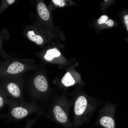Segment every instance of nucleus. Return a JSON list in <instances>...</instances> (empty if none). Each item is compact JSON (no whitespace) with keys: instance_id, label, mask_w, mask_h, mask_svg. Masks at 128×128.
I'll use <instances>...</instances> for the list:
<instances>
[{"instance_id":"1","label":"nucleus","mask_w":128,"mask_h":128,"mask_svg":"<svg viewBox=\"0 0 128 128\" xmlns=\"http://www.w3.org/2000/svg\"><path fill=\"white\" fill-rule=\"evenodd\" d=\"M6 104L9 108L6 115L8 122L20 120L34 113H41L40 108L34 102H27L25 99L11 100L8 98Z\"/></svg>"},{"instance_id":"10","label":"nucleus","mask_w":128,"mask_h":128,"mask_svg":"<svg viewBox=\"0 0 128 128\" xmlns=\"http://www.w3.org/2000/svg\"><path fill=\"white\" fill-rule=\"evenodd\" d=\"M27 36L28 39L31 41L35 42L37 45H40L43 42V40L41 36L36 35L33 31H29L27 33Z\"/></svg>"},{"instance_id":"12","label":"nucleus","mask_w":128,"mask_h":128,"mask_svg":"<svg viewBox=\"0 0 128 128\" xmlns=\"http://www.w3.org/2000/svg\"><path fill=\"white\" fill-rule=\"evenodd\" d=\"M40 114H41L40 113L37 114V115L35 118L32 119H27V124L24 128H31L34 124L35 121Z\"/></svg>"},{"instance_id":"17","label":"nucleus","mask_w":128,"mask_h":128,"mask_svg":"<svg viewBox=\"0 0 128 128\" xmlns=\"http://www.w3.org/2000/svg\"><path fill=\"white\" fill-rule=\"evenodd\" d=\"M124 18L125 21H128V15H126L124 17Z\"/></svg>"},{"instance_id":"18","label":"nucleus","mask_w":128,"mask_h":128,"mask_svg":"<svg viewBox=\"0 0 128 128\" xmlns=\"http://www.w3.org/2000/svg\"><path fill=\"white\" fill-rule=\"evenodd\" d=\"M127 30L128 31V26H127Z\"/></svg>"},{"instance_id":"6","label":"nucleus","mask_w":128,"mask_h":128,"mask_svg":"<svg viewBox=\"0 0 128 128\" xmlns=\"http://www.w3.org/2000/svg\"><path fill=\"white\" fill-rule=\"evenodd\" d=\"M37 10L40 17L43 20H47L49 18V12L45 5L42 2H40L37 5Z\"/></svg>"},{"instance_id":"9","label":"nucleus","mask_w":128,"mask_h":128,"mask_svg":"<svg viewBox=\"0 0 128 128\" xmlns=\"http://www.w3.org/2000/svg\"><path fill=\"white\" fill-rule=\"evenodd\" d=\"M61 82L65 86L68 87L74 85L75 82L70 73L68 72L62 78Z\"/></svg>"},{"instance_id":"14","label":"nucleus","mask_w":128,"mask_h":128,"mask_svg":"<svg viewBox=\"0 0 128 128\" xmlns=\"http://www.w3.org/2000/svg\"><path fill=\"white\" fill-rule=\"evenodd\" d=\"M52 1L56 5H59L60 7H63L65 5V3L63 1L64 0H52Z\"/></svg>"},{"instance_id":"2","label":"nucleus","mask_w":128,"mask_h":128,"mask_svg":"<svg viewBox=\"0 0 128 128\" xmlns=\"http://www.w3.org/2000/svg\"><path fill=\"white\" fill-rule=\"evenodd\" d=\"M97 103L94 99L80 95L75 100L74 105L75 126H79L91 116L96 108Z\"/></svg>"},{"instance_id":"8","label":"nucleus","mask_w":128,"mask_h":128,"mask_svg":"<svg viewBox=\"0 0 128 128\" xmlns=\"http://www.w3.org/2000/svg\"><path fill=\"white\" fill-rule=\"evenodd\" d=\"M60 55L59 51L57 48H54L47 50L44 57L46 59L50 60L55 57L59 56Z\"/></svg>"},{"instance_id":"3","label":"nucleus","mask_w":128,"mask_h":128,"mask_svg":"<svg viewBox=\"0 0 128 128\" xmlns=\"http://www.w3.org/2000/svg\"><path fill=\"white\" fill-rule=\"evenodd\" d=\"M115 106L107 104L101 110L98 123L105 128H116L114 114Z\"/></svg>"},{"instance_id":"7","label":"nucleus","mask_w":128,"mask_h":128,"mask_svg":"<svg viewBox=\"0 0 128 128\" xmlns=\"http://www.w3.org/2000/svg\"><path fill=\"white\" fill-rule=\"evenodd\" d=\"M24 69L23 64L18 62H15L9 66L7 71L9 74H15L22 72Z\"/></svg>"},{"instance_id":"5","label":"nucleus","mask_w":128,"mask_h":128,"mask_svg":"<svg viewBox=\"0 0 128 128\" xmlns=\"http://www.w3.org/2000/svg\"><path fill=\"white\" fill-rule=\"evenodd\" d=\"M33 83L35 88L41 92H44L48 88V83L46 78L42 75H39L34 79Z\"/></svg>"},{"instance_id":"16","label":"nucleus","mask_w":128,"mask_h":128,"mask_svg":"<svg viewBox=\"0 0 128 128\" xmlns=\"http://www.w3.org/2000/svg\"><path fill=\"white\" fill-rule=\"evenodd\" d=\"M8 3L9 4H12L15 1L14 0H7Z\"/></svg>"},{"instance_id":"11","label":"nucleus","mask_w":128,"mask_h":128,"mask_svg":"<svg viewBox=\"0 0 128 128\" xmlns=\"http://www.w3.org/2000/svg\"><path fill=\"white\" fill-rule=\"evenodd\" d=\"M8 98L5 93L0 87V110L5 106Z\"/></svg>"},{"instance_id":"4","label":"nucleus","mask_w":128,"mask_h":128,"mask_svg":"<svg viewBox=\"0 0 128 128\" xmlns=\"http://www.w3.org/2000/svg\"><path fill=\"white\" fill-rule=\"evenodd\" d=\"M53 112L55 119L59 123L65 124L68 122V118L66 114L59 105H57L54 106Z\"/></svg>"},{"instance_id":"15","label":"nucleus","mask_w":128,"mask_h":128,"mask_svg":"<svg viewBox=\"0 0 128 128\" xmlns=\"http://www.w3.org/2000/svg\"><path fill=\"white\" fill-rule=\"evenodd\" d=\"M105 23L110 26H112L114 23L113 21L111 20H107L105 21Z\"/></svg>"},{"instance_id":"13","label":"nucleus","mask_w":128,"mask_h":128,"mask_svg":"<svg viewBox=\"0 0 128 128\" xmlns=\"http://www.w3.org/2000/svg\"><path fill=\"white\" fill-rule=\"evenodd\" d=\"M108 18V17L106 15H102L100 18L98 19V23L99 24L105 23V21L107 20Z\"/></svg>"},{"instance_id":"19","label":"nucleus","mask_w":128,"mask_h":128,"mask_svg":"<svg viewBox=\"0 0 128 128\" xmlns=\"http://www.w3.org/2000/svg\"><path fill=\"white\" fill-rule=\"evenodd\" d=\"M105 0V1H107V0Z\"/></svg>"}]
</instances>
